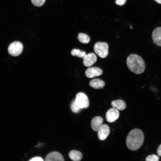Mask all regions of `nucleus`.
<instances>
[{
	"mask_svg": "<svg viewBox=\"0 0 161 161\" xmlns=\"http://www.w3.org/2000/svg\"><path fill=\"white\" fill-rule=\"evenodd\" d=\"M144 140V135L142 131L138 129L131 130L127 137L126 143L128 148L135 151L142 145Z\"/></svg>",
	"mask_w": 161,
	"mask_h": 161,
	"instance_id": "1",
	"label": "nucleus"
},
{
	"mask_svg": "<svg viewBox=\"0 0 161 161\" xmlns=\"http://www.w3.org/2000/svg\"><path fill=\"white\" fill-rule=\"evenodd\" d=\"M126 64L129 69L135 74H139L145 71V65L143 58L136 54H131L127 57Z\"/></svg>",
	"mask_w": 161,
	"mask_h": 161,
	"instance_id": "2",
	"label": "nucleus"
},
{
	"mask_svg": "<svg viewBox=\"0 0 161 161\" xmlns=\"http://www.w3.org/2000/svg\"><path fill=\"white\" fill-rule=\"evenodd\" d=\"M108 49V45L105 42H97L95 44L94 47L95 53L102 58H104L107 56Z\"/></svg>",
	"mask_w": 161,
	"mask_h": 161,
	"instance_id": "3",
	"label": "nucleus"
},
{
	"mask_svg": "<svg viewBox=\"0 0 161 161\" xmlns=\"http://www.w3.org/2000/svg\"><path fill=\"white\" fill-rule=\"evenodd\" d=\"M23 50V46L22 44L18 41L12 43L9 45L8 48L9 53L14 56L19 55L22 53Z\"/></svg>",
	"mask_w": 161,
	"mask_h": 161,
	"instance_id": "4",
	"label": "nucleus"
},
{
	"mask_svg": "<svg viewBox=\"0 0 161 161\" xmlns=\"http://www.w3.org/2000/svg\"><path fill=\"white\" fill-rule=\"evenodd\" d=\"M76 103L82 109H86L89 106V101L88 97L83 92L78 93L75 99Z\"/></svg>",
	"mask_w": 161,
	"mask_h": 161,
	"instance_id": "5",
	"label": "nucleus"
},
{
	"mask_svg": "<svg viewBox=\"0 0 161 161\" xmlns=\"http://www.w3.org/2000/svg\"><path fill=\"white\" fill-rule=\"evenodd\" d=\"M119 113L118 110L114 108L109 109L106 112V118L107 121L110 123L115 121L119 118Z\"/></svg>",
	"mask_w": 161,
	"mask_h": 161,
	"instance_id": "6",
	"label": "nucleus"
},
{
	"mask_svg": "<svg viewBox=\"0 0 161 161\" xmlns=\"http://www.w3.org/2000/svg\"><path fill=\"white\" fill-rule=\"evenodd\" d=\"M110 133L109 127L106 124H102L98 131L97 136L101 141L106 139Z\"/></svg>",
	"mask_w": 161,
	"mask_h": 161,
	"instance_id": "7",
	"label": "nucleus"
},
{
	"mask_svg": "<svg viewBox=\"0 0 161 161\" xmlns=\"http://www.w3.org/2000/svg\"><path fill=\"white\" fill-rule=\"evenodd\" d=\"M97 60L96 55L93 53L86 55L83 58V63L84 66L89 67L92 66Z\"/></svg>",
	"mask_w": 161,
	"mask_h": 161,
	"instance_id": "8",
	"label": "nucleus"
},
{
	"mask_svg": "<svg viewBox=\"0 0 161 161\" xmlns=\"http://www.w3.org/2000/svg\"><path fill=\"white\" fill-rule=\"evenodd\" d=\"M85 74L87 77L92 78L101 75L103 74V71L99 68L91 67L88 68L86 70Z\"/></svg>",
	"mask_w": 161,
	"mask_h": 161,
	"instance_id": "9",
	"label": "nucleus"
},
{
	"mask_svg": "<svg viewBox=\"0 0 161 161\" xmlns=\"http://www.w3.org/2000/svg\"><path fill=\"white\" fill-rule=\"evenodd\" d=\"M152 38L154 43L157 46L161 47V27L155 28L153 31Z\"/></svg>",
	"mask_w": 161,
	"mask_h": 161,
	"instance_id": "10",
	"label": "nucleus"
},
{
	"mask_svg": "<svg viewBox=\"0 0 161 161\" xmlns=\"http://www.w3.org/2000/svg\"><path fill=\"white\" fill-rule=\"evenodd\" d=\"M45 161H64V158L61 154L58 152L54 151L49 153L46 157Z\"/></svg>",
	"mask_w": 161,
	"mask_h": 161,
	"instance_id": "11",
	"label": "nucleus"
},
{
	"mask_svg": "<svg viewBox=\"0 0 161 161\" xmlns=\"http://www.w3.org/2000/svg\"><path fill=\"white\" fill-rule=\"evenodd\" d=\"M103 122V118L100 116L94 117L91 122V126L92 130L95 131H98Z\"/></svg>",
	"mask_w": 161,
	"mask_h": 161,
	"instance_id": "12",
	"label": "nucleus"
},
{
	"mask_svg": "<svg viewBox=\"0 0 161 161\" xmlns=\"http://www.w3.org/2000/svg\"><path fill=\"white\" fill-rule=\"evenodd\" d=\"M105 85V82L99 79H95L89 82V86L95 89H101L103 88Z\"/></svg>",
	"mask_w": 161,
	"mask_h": 161,
	"instance_id": "13",
	"label": "nucleus"
},
{
	"mask_svg": "<svg viewBox=\"0 0 161 161\" xmlns=\"http://www.w3.org/2000/svg\"><path fill=\"white\" fill-rule=\"evenodd\" d=\"M111 105L113 108L120 111L123 110L126 107L125 102L121 100H117L112 101Z\"/></svg>",
	"mask_w": 161,
	"mask_h": 161,
	"instance_id": "14",
	"label": "nucleus"
},
{
	"mask_svg": "<svg viewBox=\"0 0 161 161\" xmlns=\"http://www.w3.org/2000/svg\"><path fill=\"white\" fill-rule=\"evenodd\" d=\"M70 158L72 160L79 161L82 158V154L80 151L73 150L70 152L69 154Z\"/></svg>",
	"mask_w": 161,
	"mask_h": 161,
	"instance_id": "15",
	"label": "nucleus"
},
{
	"mask_svg": "<svg viewBox=\"0 0 161 161\" xmlns=\"http://www.w3.org/2000/svg\"><path fill=\"white\" fill-rule=\"evenodd\" d=\"M77 38L79 41L83 44H87L90 41L89 37L87 34L82 33H79Z\"/></svg>",
	"mask_w": 161,
	"mask_h": 161,
	"instance_id": "16",
	"label": "nucleus"
},
{
	"mask_svg": "<svg viewBox=\"0 0 161 161\" xmlns=\"http://www.w3.org/2000/svg\"><path fill=\"white\" fill-rule=\"evenodd\" d=\"M71 55L73 56H76L78 58H83L86 55V52L77 49H73L71 52Z\"/></svg>",
	"mask_w": 161,
	"mask_h": 161,
	"instance_id": "17",
	"label": "nucleus"
},
{
	"mask_svg": "<svg viewBox=\"0 0 161 161\" xmlns=\"http://www.w3.org/2000/svg\"><path fill=\"white\" fill-rule=\"evenodd\" d=\"M70 107L72 111L75 113L79 112L82 109L76 104L75 100L72 102Z\"/></svg>",
	"mask_w": 161,
	"mask_h": 161,
	"instance_id": "18",
	"label": "nucleus"
},
{
	"mask_svg": "<svg viewBox=\"0 0 161 161\" xmlns=\"http://www.w3.org/2000/svg\"><path fill=\"white\" fill-rule=\"evenodd\" d=\"M45 1L46 0H31L32 4L38 7L42 6L45 3Z\"/></svg>",
	"mask_w": 161,
	"mask_h": 161,
	"instance_id": "19",
	"label": "nucleus"
},
{
	"mask_svg": "<svg viewBox=\"0 0 161 161\" xmlns=\"http://www.w3.org/2000/svg\"><path fill=\"white\" fill-rule=\"evenodd\" d=\"M159 160V157L155 154L149 155L145 158V161H158Z\"/></svg>",
	"mask_w": 161,
	"mask_h": 161,
	"instance_id": "20",
	"label": "nucleus"
},
{
	"mask_svg": "<svg viewBox=\"0 0 161 161\" xmlns=\"http://www.w3.org/2000/svg\"><path fill=\"white\" fill-rule=\"evenodd\" d=\"M126 0H116V4L119 6H123L125 4Z\"/></svg>",
	"mask_w": 161,
	"mask_h": 161,
	"instance_id": "21",
	"label": "nucleus"
},
{
	"mask_svg": "<svg viewBox=\"0 0 161 161\" xmlns=\"http://www.w3.org/2000/svg\"><path fill=\"white\" fill-rule=\"evenodd\" d=\"M30 161H43L42 158L40 157H35L29 160Z\"/></svg>",
	"mask_w": 161,
	"mask_h": 161,
	"instance_id": "22",
	"label": "nucleus"
},
{
	"mask_svg": "<svg viewBox=\"0 0 161 161\" xmlns=\"http://www.w3.org/2000/svg\"><path fill=\"white\" fill-rule=\"evenodd\" d=\"M157 153L159 156H161V144L159 145L157 149Z\"/></svg>",
	"mask_w": 161,
	"mask_h": 161,
	"instance_id": "23",
	"label": "nucleus"
},
{
	"mask_svg": "<svg viewBox=\"0 0 161 161\" xmlns=\"http://www.w3.org/2000/svg\"><path fill=\"white\" fill-rule=\"evenodd\" d=\"M156 2L159 4H161V0H154Z\"/></svg>",
	"mask_w": 161,
	"mask_h": 161,
	"instance_id": "24",
	"label": "nucleus"
}]
</instances>
